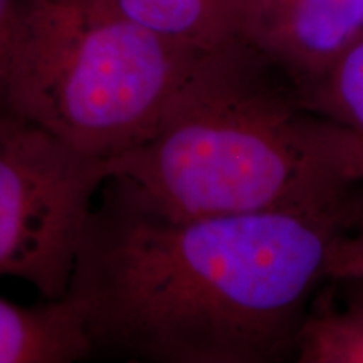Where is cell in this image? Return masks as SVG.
I'll return each instance as SVG.
<instances>
[{
  "instance_id": "6da1fadb",
  "label": "cell",
  "mask_w": 363,
  "mask_h": 363,
  "mask_svg": "<svg viewBox=\"0 0 363 363\" xmlns=\"http://www.w3.org/2000/svg\"><path fill=\"white\" fill-rule=\"evenodd\" d=\"M67 296L91 357L267 363L296 352L331 242L358 197L328 207L170 219L118 177L103 184Z\"/></svg>"
},
{
  "instance_id": "7a4b0ae2",
  "label": "cell",
  "mask_w": 363,
  "mask_h": 363,
  "mask_svg": "<svg viewBox=\"0 0 363 363\" xmlns=\"http://www.w3.org/2000/svg\"><path fill=\"white\" fill-rule=\"evenodd\" d=\"M111 177L170 219L328 207L357 197L337 125L313 115L283 72L240 40L199 59L147 142Z\"/></svg>"
},
{
  "instance_id": "3957f363",
  "label": "cell",
  "mask_w": 363,
  "mask_h": 363,
  "mask_svg": "<svg viewBox=\"0 0 363 363\" xmlns=\"http://www.w3.org/2000/svg\"><path fill=\"white\" fill-rule=\"evenodd\" d=\"M206 52L131 21L113 0H44L11 111L111 162L155 133Z\"/></svg>"
},
{
  "instance_id": "277c9868",
  "label": "cell",
  "mask_w": 363,
  "mask_h": 363,
  "mask_svg": "<svg viewBox=\"0 0 363 363\" xmlns=\"http://www.w3.org/2000/svg\"><path fill=\"white\" fill-rule=\"evenodd\" d=\"M111 162L71 148L16 113L0 115V278L43 299L69 291L94 195Z\"/></svg>"
},
{
  "instance_id": "5b68a950",
  "label": "cell",
  "mask_w": 363,
  "mask_h": 363,
  "mask_svg": "<svg viewBox=\"0 0 363 363\" xmlns=\"http://www.w3.org/2000/svg\"><path fill=\"white\" fill-rule=\"evenodd\" d=\"M363 38V0H239L238 40L299 91Z\"/></svg>"
},
{
  "instance_id": "8992f818",
  "label": "cell",
  "mask_w": 363,
  "mask_h": 363,
  "mask_svg": "<svg viewBox=\"0 0 363 363\" xmlns=\"http://www.w3.org/2000/svg\"><path fill=\"white\" fill-rule=\"evenodd\" d=\"M89 357L83 311L67 294L33 306L0 296V363H71Z\"/></svg>"
},
{
  "instance_id": "52a82bcc",
  "label": "cell",
  "mask_w": 363,
  "mask_h": 363,
  "mask_svg": "<svg viewBox=\"0 0 363 363\" xmlns=\"http://www.w3.org/2000/svg\"><path fill=\"white\" fill-rule=\"evenodd\" d=\"M118 11L157 34L199 51L238 40L239 0H113Z\"/></svg>"
},
{
  "instance_id": "ba28073f",
  "label": "cell",
  "mask_w": 363,
  "mask_h": 363,
  "mask_svg": "<svg viewBox=\"0 0 363 363\" xmlns=\"http://www.w3.org/2000/svg\"><path fill=\"white\" fill-rule=\"evenodd\" d=\"M331 281L340 291L308 310L294 355L301 363H363V278Z\"/></svg>"
},
{
  "instance_id": "9c48e42d",
  "label": "cell",
  "mask_w": 363,
  "mask_h": 363,
  "mask_svg": "<svg viewBox=\"0 0 363 363\" xmlns=\"http://www.w3.org/2000/svg\"><path fill=\"white\" fill-rule=\"evenodd\" d=\"M298 94L313 115L363 136V38Z\"/></svg>"
},
{
  "instance_id": "30bf717a",
  "label": "cell",
  "mask_w": 363,
  "mask_h": 363,
  "mask_svg": "<svg viewBox=\"0 0 363 363\" xmlns=\"http://www.w3.org/2000/svg\"><path fill=\"white\" fill-rule=\"evenodd\" d=\"M44 0H0V115L11 111V91Z\"/></svg>"
},
{
  "instance_id": "8fae6325",
  "label": "cell",
  "mask_w": 363,
  "mask_h": 363,
  "mask_svg": "<svg viewBox=\"0 0 363 363\" xmlns=\"http://www.w3.org/2000/svg\"><path fill=\"white\" fill-rule=\"evenodd\" d=\"M325 276L326 279L363 278V194L350 225L331 242Z\"/></svg>"
},
{
  "instance_id": "7c38bea8",
  "label": "cell",
  "mask_w": 363,
  "mask_h": 363,
  "mask_svg": "<svg viewBox=\"0 0 363 363\" xmlns=\"http://www.w3.org/2000/svg\"><path fill=\"white\" fill-rule=\"evenodd\" d=\"M337 147L345 179L353 187H363V136L338 126Z\"/></svg>"
}]
</instances>
